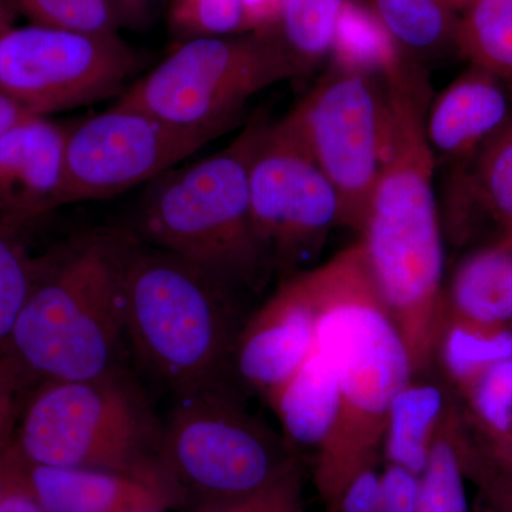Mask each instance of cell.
<instances>
[{
  "mask_svg": "<svg viewBox=\"0 0 512 512\" xmlns=\"http://www.w3.org/2000/svg\"><path fill=\"white\" fill-rule=\"evenodd\" d=\"M389 144L357 242L404 340L413 376L429 375L447 320L444 245L424 121L431 100L423 66L400 56L383 76Z\"/></svg>",
  "mask_w": 512,
  "mask_h": 512,
  "instance_id": "1",
  "label": "cell"
},
{
  "mask_svg": "<svg viewBox=\"0 0 512 512\" xmlns=\"http://www.w3.org/2000/svg\"><path fill=\"white\" fill-rule=\"evenodd\" d=\"M308 272L318 305L315 346L339 375L338 417L313 473L328 504L363 468L379 464L387 410L413 367L359 242Z\"/></svg>",
  "mask_w": 512,
  "mask_h": 512,
  "instance_id": "2",
  "label": "cell"
},
{
  "mask_svg": "<svg viewBox=\"0 0 512 512\" xmlns=\"http://www.w3.org/2000/svg\"><path fill=\"white\" fill-rule=\"evenodd\" d=\"M120 271L128 348L161 386L174 397L239 387L235 350L252 295L128 228Z\"/></svg>",
  "mask_w": 512,
  "mask_h": 512,
  "instance_id": "3",
  "label": "cell"
},
{
  "mask_svg": "<svg viewBox=\"0 0 512 512\" xmlns=\"http://www.w3.org/2000/svg\"><path fill=\"white\" fill-rule=\"evenodd\" d=\"M120 268L121 228L97 229L35 259L32 289L5 353L30 386L127 366Z\"/></svg>",
  "mask_w": 512,
  "mask_h": 512,
  "instance_id": "4",
  "label": "cell"
},
{
  "mask_svg": "<svg viewBox=\"0 0 512 512\" xmlns=\"http://www.w3.org/2000/svg\"><path fill=\"white\" fill-rule=\"evenodd\" d=\"M271 124L266 114H256L218 153L177 165L151 181L134 227L128 229L146 244L183 256L249 295H259L275 266L256 232L249 177Z\"/></svg>",
  "mask_w": 512,
  "mask_h": 512,
  "instance_id": "5",
  "label": "cell"
},
{
  "mask_svg": "<svg viewBox=\"0 0 512 512\" xmlns=\"http://www.w3.org/2000/svg\"><path fill=\"white\" fill-rule=\"evenodd\" d=\"M164 420L130 367L92 379L37 384L23 404L13 448L39 466L113 471L185 503L163 460Z\"/></svg>",
  "mask_w": 512,
  "mask_h": 512,
  "instance_id": "6",
  "label": "cell"
},
{
  "mask_svg": "<svg viewBox=\"0 0 512 512\" xmlns=\"http://www.w3.org/2000/svg\"><path fill=\"white\" fill-rule=\"evenodd\" d=\"M242 393L218 387L174 397L163 460L191 510L255 493L301 466L298 451L249 412Z\"/></svg>",
  "mask_w": 512,
  "mask_h": 512,
  "instance_id": "7",
  "label": "cell"
},
{
  "mask_svg": "<svg viewBox=\"0 0 512 512\" xmlns=\"http://www.w3.org/2000/svg\"><path fill=\"white\" fill-rule=\"evenodd\" d=\"M285 80H293L291 69L265 33L200 37L134 80L117 104L174 127L228 131L252 96Z\"/></svg>",
  "mask_w": 512,
  "mask_h": 512,
  "instance_id": "8",
  "label": "cell"
},
{
  "mask_svg": "<svg viewBox=\"0 0 512 512\" xmlns=\"http://www.w3.org/2000/svg\"><path fill=\"white\" fill-rule=\"evenodd\" d=\"M275 126L311 156L335 188L339 225L359 232L389 144L383 77L330 66Z\"/></svg>",
  "mask_w": 512,
  "mask_h": 512,
  "instance_id": "9",
  "label": "cell"
},
{
  "mask_svg": "<svg viewBox=\"0 0 512 512\" xmlns=\"http://www.w3.org/2000/svg\"><path fill=\"white\" fill-rule=\"evenodd\" d=\"M140 66L141 57L120 35L30 23L0 36V93L32 116L121 94Z\"/></svg>",
  "mask_w": 512,
  "mask_h": 512,
  "instance_id": "10",
  "label": "cell"
},
{
  "mask_svg": "<svg viewBox=\"0 0 512 512\" xmlns=\"http://www.w3.org/2000/svg\"><path fill=\"white\" fill-rule=\"evenodd\" d=\"M224 133L170 126L116 103L70 126L59 207L106 200L151 183Z\"/></svg>",
  "mask_w": 512,
  "mask_h": 512,
  "instance_id": "11",
  "label": "cell"
},
{
  "mask_svg": "<svg viewBox=\"0 0 512 512\" xmlns=\"http://www.w3.org/2000/svg\"><path fill=\"white\" fill-rule=\"evenodd\" d=\"M249 192L256 232L275 274L282 281L305 271L339 225L340 202L311 156L275 123L252 161Z\"/></svg>",
  "mask_w": 512,
  "mask_h": 512,
  "instance_id": "12",
  "label": "cell"
},
{
  "mask_svg": "<svg viewBox=\"0 0 512 512\" xmlns=\"http://www.w3.org/2000/svg\"><path fill=\"white\" fill-rule=\"evenodd\" d=\"M316 323L318 305L308 269L282 279L239 335L234 373L244 393L271 402L312 352Z\"/></svg>",
  "mask_w": 512,
  "mask_h": 512,
  "instance_id": "13",
  "label": "cell"
},
{
  "mask_svg": "<svg viewBox=\"0 0 512 512\" xmlns=\"http://www.w3.org/2000/svg\"><path fill=\"white\" fill-rule=\"evenodd\" d=\"M512 119V84L470 64L427 107V141L436 165L466 171Z\"/></svg>",
  "mask_w": 512,
  "mask_h": 512,
  "instance_id": "14",
  "label": "cell"
},
{
  "mask_svg": "<svg viewBox=\"0 0 512 512\" xmlns=\"http://www.w3.org/2000/svg\"><path fill=\"white\" fill-rule=\"evenodd\" d=\"M69 130L29 114L0 140V224H22L59 208Z\"/></svg>",
  "mask_w": 512,
  "mask_h": 512,
  "instance_id": "15",
  "label": "cell"
},
{
  "mask_svg": "<svg viewBox=\"0 0 512 512\" xmlns=\"http://www.w3.org/2000/svg\"><path fill=\"white\" fill-rule=\"evenodd\" d=\"M16 457L20 481L46 512L170 511L183 508L173 494L138 478L94 468L39 466L26 463L18 454Z\"/></svg>",
  "mask_w": 512,
  "mask_h": 512,
  "instance_id": "16",
  "label": "cell"
},
{
  "mask_svg": "<svg viewBox=\"0 0 512 512\" xmlns=\"http://www.w3.org/2000/svg\"><path fill=\"white\" fill-rule=\"evenodd\" d=\"M447 380L412 376L394 394L384 420L382 453L387 464L419 476L444 420L458 403Z\"/></svg>",
  "mask_w": 512,
  "mask_h": 512,
  "instance_id": "17",
  "label": "cell"
},
{
  "mask_svg": "<svg viewBox=\"0 0 512 512\" xmlns=\"http://www.w3.org/2000/svg\"><path fill=\"white\" fill-rule=\"evenodd\" d=\"M339 375L328 353L313 346L302 366L272 397L282 434L296 451L315 450L328 440L339 410Z\"/></svg>",
  "mask_w": 512,
  "mask_h": 512,
  "instance_id": "18",
  "label": "cell"
},
{
  "mask_svg": "<svg viewBox=\"0 0 512 512\" xmlns=\"http://www.w3.org/2000/svg\"><path fill=\"white\" fill-rule=\"evenodd\" d=\"M448 315L484 325H512V238L471 252L446 288Z\"/></svg>",
  "mask_w": 512,
  "mask_h": 512,
  "instance_id": "19",
  "label": "cell"
},
{
  "mask_svg": "<svg viewBox=\"0 0 512 512\" xmlns=\"http://www.w3.org/2000/svg\"><path fill=\"white\" fill-rule=\"evenodd\" d=\"M346 0H281L259 32L269 37L291 69L293 80L311 74L332 53Z\"/></svg>",
  "mask_w": 512,
  "mask_h": 512,
  "instance_id": "20",
  "label": "cell"
},
{
  "mask_svg": "<svg viewBox=\"0 0 512 512\" xmlns=\"http://www.w3.org/2000/svg\"><path fill=\"white\" fill-rule=\"evenodd\" d=\"M404 56L424 67L456 50L458 15L443 0H367Z\"/></svg>",
  "mask_w": 512,
  "mask_h": 512,
  "instance_id": "21",
  "label": "cell"
},
{
  "mask_svg": "<svg viewBox=\"0 0 512 512\" xmlns=\"http://www.w3.org/2000/svg\"><path fill=\"white\" fill-rule=\"evenodd\" d=\"M512 359V325H484L448 315L436 367L460 397L491 367Z\"/></svg>",
  "mask_w": 512,
  "mask_h": 512,
  "instance_id": "22",
  "label": "cell"
},
{
  "mask_svg": "<svg viewBox=\"0 0 512 512\" xmlns=\"http://www.w3.org/2000/svg\"><path fill=\"white\" fill-rule=\"evenodd\" d=\"M471 436L495 463L507 466L512 456V359L478 377L460 396Z\"/></svg>",
  "mask_w": 512,
  "mask_h": 512,
  "instance_id": "23",
  "label": "cell"
},
{
  "mask_svg": "<svg viewBox=\"0 0 512 512\" xmlns=\"http://www.w3.org/2000/svg\"><path fill=\"white\" fill-rule=\"evenodd\" d=\"M463 426V410L458 400L431 446L426 466L417 476V512H473L468 504L467 478L460 456Z\"/></svg>",
  "mask_w": 512,
  "mask_h": 512,
  "instance_id": "24",
  "label": "cell"
},
{
  "mask_svg": "<svg viewBox=\"0 0 512 512\" xmlns=\"http://www.w3.org/2000/svg\"><path fill=\"white\" fill-rule=\"evenodd\" d=\"M456 52L512 84V0H477L460 13Z\"/></svg>",
  "mask_w": 512,
  "mask_h": 512,
  "instance_id": "25",
  "label": "cell"
},
{
  "mask_svg": "<svg viewBox=\"0 0 512 512\" xmlns=\"http://www.w3.org/2000/svg\"><path fill=\"white\" fill-rule=\"evenodd\" d=\"M400 55L369 3L346 0L329 57L332 66L382 79Z\"/></svg>",
  "mask_w": 512,
  "mask_h": 512,
  "instance_id": "26",
  "label": "cell"
},
{
  "mask_svg": "<svg viewBox=\"0 0 512 512\" xmlns=\"http://www.w3.org/2000/svg\"><path fill=\"white\" fill-rule=\"evenodd\" d=\"M463 188L512 238V119L474 158L464 171Z\"/></svg>",
  "mask_w": 512,
  "mask_h": 512,
  "instance_id": "27",
  "label": "cell"
},
{
  "mask_svg": "<svg viewBox=\"0 0 512 512\" xmlns=\"http://www.w3.org/2000/svg\"><path fill=\"white\" fill-rule=\"evenodd\" d=\"M32 25L93 35H119V13L111 0H5Z\"/></svg>",
  "mask_w": 512,
  "mask_h": 512,
  "instance_id": "28",
  "label": "cell"
},
{
  "mask_svg": "<svg viewBox=\"0 0 512 512\" xmlns=\"http://www.w3.org/2000/svg\"><path fill=\"white\" fill-rule=\"evenodd\" d=\"M170 25L184 40L254 32L244 0H173Z\"/></svg>",
  "mask_w": 512,
  "mask_h": 512,
  "instance_id": "29",
  "label": "cell"
},
{
  "mask_svg": "<svg viewBox=\"0 0 512 512\" xmlns=\"http://www.w3.org/2000/svg\"><path fill=\"white\" fill-rule=\"evenodd\" d=\"M35 276L30 259L0 224V356L8 350L10 336L25 306Z\"/></svg>",
  "mask_w": 512,
  "mask_h": 512,
  "instance_id": "30",
  "label": "cell"
},
{
  "mask_svg": "<svg viewBox=\"0 0 512 512\" xmlns=\"http://www.w3.org/2000/svg\"><path fill=\"white\" fill-rule=\"evenodd\" d=\"M464 474L478 491L480 500L495 512H512V467L501 466L478 446L464 423L460 437Z\"/></svg>",
  "mask_w": 512,
  "mask_h": 512,
  "instance_id": "31",
  "label": "cell"
},
{
  "mask_svg": "<svg viewBox=\"0 0 512 512\" xmlns=\"http://www.w3.org/2000/svg\"><path fill=\"white\" fill-rule=\"evenodd\" d=\"M192 512H306L302 468H293L275 483L255 493L200 505L192 508Z\"/></svg>",
  "mask_w": 512,
  "mask_h": 512,
  "instance_id": "32",
  "label": "cell"
},
{
  "mask_svg": "<svg viewBox=\"0 0 512 512\" xmlns=\"http://www.w3.org/2000/svg\"><path fill=\"white\" fill-rule=\"evenodd\" d=\"M376 512H417V476L393 464L380 470Z\"/></svg>",
  "mask_w": 512,
  "mask_h": 512,
  "instance_id": "33",
  "label": "cell"
},
{
  "mask_svg": "<svg viewBox=\"0 0 512 512\" xmlns=\"http://www.w3.org/2000/svg\"><path fill=\"white\" fill-rule=\"evenodd\" d=\"M379 490V464H372L357 473L332 501L325 504V512H376Z\"/></svg>",
  "mask_w": 512,
  "mask_h": 512,
  "instance_id": "34",
  "label": "cell"
},
{
  "mask_svg": "<svg viewBox=\"0 0 512 512\" xmlns=\"http://www.w3.org/2000/svg\"><path fill=\"white\" fill-rule=\"evenodd\" d=\"M30 387L16 363L9 356H0V439L15 433L22 396Z\"/></svg>",
  "mask_w": 512,
  "mask_h": 512,
  "instance_id": "35",
  "label": "cell"
},
{
  "mask_svg": "<svg viewBox=\"0 0 512 512\" xmlns=\"http://www.w3.org/2000/svg\"><path fill=\"white\" fill-rule=\"evenodd\" d=\"M15 450V448H13ZM18 458V457H16ZM0 512H46L29 493L28 488L16 477L15 483L0 501Z\"/></svg>",
  "mask_w": 512,
  "mask_h": 512,
  "instance_id": "36",
  "label": "cell"
},
{
  "mask_svg": "<svg viewBox=\"0 0 512 512\" xmlns=\"http://www.w3.org/2000/svg\"><path fill=\"white\" fill-rule=\"evenodd\" d=\"M13 436L15 433L0 439V501L18 477V458L13 450Z\"/></svg>",
  "mask_w": 512,
  "mask_h": 512,
  "instance_id": "37",
  "label": "cell"
},
{
  "mask_svg": "<svg viewBox=\"0 0 512 512\" xmlns=\"http://www.w3.org/2000/svg\"><path fill=\"white\" fill-rule=\"evenodd\" d=\"M247 5L249 18H251L252 28L259 30L264 28L266 23L275 15L281 0H244Z\"/></svg>",
  "mask_w": 512,
  "mask_h": 512,
  "instance_id": "38",
  "label": "cell"
},
{
  "mask_svg": "<svg viewBox=\"0 0 512 512\" xmlns=\"http://www.w3.org/2000/svg\"><path fill=\"white\" fill-rule=\"evenodd\" d=\"M26 116H29V113H26L22 107L6 97L5 94L0 93V140L10 128Z\"/></svg>",
  "mask_w": 512,
  "mask_h": 512,
  "instance_id": "39",
  "label": "cell"
},
{
  "mask_svg": "<svg viewBox=\"0 0 512 512\" xmlns=\"http://www.w3.org/2000/svg\"><path fill=\"white\" fill-rule=\"evenodd\" d=\"M16 13L13 12L12 8L5 2L0 0V36L5 35L8 30L15 28Z\"/></svg>",
  "mask_w": 512,
  "mask_h": 512,
  "instance_id": "40",
  "label": "cell"
},
{
  "mask_svg": "<svg viewBox=\"0 0 512 512\" xmlns=\"http://www.w3.org/2000/svg\"><path fill=\"white\" fill-rule=\"evenodd\" d=\"M444 3L453 10V12H456L457 15H460V13H463L464 10L467 8H470L471 5H474V3L477 2V0H443Z\"/></svg>",
  "mask_w": 512,
  "mask_h": 512,
  "instance_id": "41",
  "label": "cell"
},
{
  "mask_svg": "<svg viewBox=\"0 0 512 512\" xmlns=\"http://www.w3.org/2000/svg\"><path fill=\"white\" fill-rule=\"evenodd\" d=\"M474 512H495L494 510H491L488 505H485L483 501H478L476 504V507L473 508Z\"/></svg>",
  "mask_w": 512,
  "mask_h": 512,
  "instance_id": "42",
  "label": "cell"
},
{
  "mask_svg": "<svg viewBox=\"0 0 512 512\" xmlns=\"http://www.w3.org/2000/svg\"><path fill=\"white\" fill-rule=\"evenodd\" d=\"M123 2H124V0H111V3H113L114 8H116L117 13H119V16H120L121 6H123ZM120 19H121V16H120Z\"/></svg>",
  "mask_w": 512,
  "mask_h": 512,
  "instance_id": "43",
  "label": "cell"
},
{
  "mask_svg": "<svg viewBox=\"0 0 512 512\" xmlns=\"http://www.w3.org/2000/svg\"><path fill=\"white\" fill-rule=\"evenodd\" d=\"M134 512H168L164 510H146V511H134Z\"/></svg>",
  "mask_w": 512,
  "mask_h": 512,
  "instance_id": "44",
  "label": "cell"
},
{
  "mask_svg": "<svg viewBox=\"0 0 512 512\" xmlns=\"http://www.w3.org/2000/svg\"><path fill=\"white\" fill-rule=\"evenodd\" d=\"M473 512H474V510H473Z\"/></svg>",
  "mask_w": 512,
  "mask_h": 512,
  "instance_id": "45",
  "label": "cell"
}]
</instances>
